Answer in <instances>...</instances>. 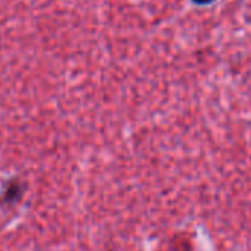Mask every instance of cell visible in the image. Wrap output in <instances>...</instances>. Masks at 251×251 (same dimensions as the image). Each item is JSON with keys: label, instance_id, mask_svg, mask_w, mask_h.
Segmentation results:
<instances>
[{"label": "cell", "instance_id": "1", "mask_svg": "<svg viewBox=\"0 0 251 251\" xmlns=\"http://www.w3.org/2000/svg\"><path fill=\"white\" fill-rule=\"evenodd\" d=\"M194 2L198 3V5H208V3L214 2V0H194Z\"/></svg>", "mask_w": 251, "mask_h": 251}]
</instances>
